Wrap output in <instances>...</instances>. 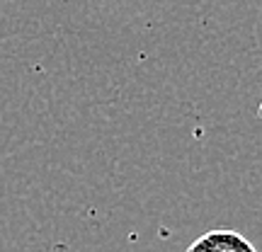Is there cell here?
Instances as JSON below:
<instances>
[{
	"instance_id": "obj_1",
	"label": "cell",
	"mask_w": 262,
	"mask_h": 252,
	"mask_svg": "<svg viewBox=\"0 0 262 252\" xmlns=\"http://www.w3.org/2000/svg\"><path fill=\"white\" fill-rule=\"evenodd\" d=\"M185 252H257L255 245L238 231H209L202 233Z\"/></svg>"
}]
</instances>
